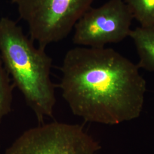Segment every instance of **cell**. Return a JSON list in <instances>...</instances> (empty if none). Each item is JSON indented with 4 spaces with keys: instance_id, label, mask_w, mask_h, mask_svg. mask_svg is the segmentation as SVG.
Wrapping results in <instances>:
<instances>
[{
    "instance_id": "1",
    "label": "cell",
    "mask_w": 154,
    "mask_h": 154,
    "mask_svg": "<svg viewBox=\"0 0 154 154\" xmlns=\"http://www.w3.org/2000/svg\"><path fill=\"white\" fill-rule=\"evenodd\" d=\"M59 87L72 114L85 121L119 125L138 118L146 82L137 65L111 48L68 50Z\"/></svg>"
},
{
    "instance_id": "4",
    "label": "cell",
    "mask_w": 154,
    "mask_h": 154,
    "mask_svg": "<svg viewBox=\"0 0 154 154\" xmlns=\"http://www.w3.org/2000/svg\"><path fill=\"white\" fill-rule=\"evenodd\" d=\"M100 149L82 126L53 122L24 131L4 154H98Z\"/></svg>"
},
{
    "instance_id": "5",
    "label": "cell",
    "mask_w": 154,
    "mask_h": 154,
    "mask_svg": "<svg viewBox=\"0 0 154 154\" xmlns=\"http://www.w3.org/2000/svg\"><path fill=\"white\" fill-rule=\"evenodd\" d=\"M134 17L123 0H109L90 8L74 27L72 42L78 46L105 48L130 36Z\"/></svg>"
},
{
    "instance_id": "6",
    "label": "cell",
    "mask_w": 154,
    "mask_h": 154,
    "mask_svg": "<svg viewBox=\"0 0 154 154\" xmlns=\"http://www.w3.org/2000/svg\"><path fill=\"white\" fill-rule=\"evenodd\" d=\"M139 56V68L154 72V26H139L130 34Z\"/></svg>"
},
{
    "instance_id": "3",
    "label": "cell",
    "mask_w": 154,
    "mask_h": 154,
    "mask_svg": "<svg viewBox=\"0 0 154 154\" xmlns=\"http://www.w3.org/2000/svg\"><path fill=\"white\" fill-rule=\"evenodd\" d=\"M94 0H12L30 38L40 47L61 41L73 30Z\"/></svg>"
},
{
    "instance_id": "8",
    "label": "cell",
    "mask_w": 154,
    "mask_h": 154,
    "mask_svg": "<svg viewBox=\"0 0 154 154\" xmlns=\"http://www.w3.org/2000/svg\"><path fill=\"white\" fill-rule=\"evenodd\" d=\"M13 86L9 74L0 58V123L2 119L11 111Z\"/></svg>"
},
{
    "instance_id": "7",
    "label": "cell",
    "mask_w": 154,
    "mask_h": 154,
    "mask_svg": "<svg viewBox=\"0 0 154 154\" xmlns=\"http://www.w3.org/2000/svg\"><path fill=\"white\" fill-rule=\"evenodd\" d=\"M141 26H154V0H123Z\"/></svg>"
},
{
    "instance_id": "2",
    "label": "cell",
    "mask_w": 154,
    "mask_h": 154,
    "mask_svg": "<svg viewBox=\"0 0 154 154\" xmlns=\"http://www.w3.org/2000/svg\"><path fill=\"white\" fill-rule=\"evenodd\" d=\"M22 28L8 17L0 19V58L6 70L38 121L52 117L56 103L51 79L52 60Z\"/></svg>"
}]
</instances>
